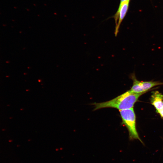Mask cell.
Wrapping results in <instances>:
<instances>
[{
    "label": "cell",
    "mask_w": 163,
    "mask_h": 163,
    "mask_svg": "<svg viewBox=\"0 0 163 163\" xmlns=\"http://www.w3.org/2000/svg\"><path fill=\"white\" fill-rule=\"evenodd\" d=\"M130 0L120 3L117 11L114 16L116 24L115 34L116 36L120 25L127 11Z\"/></svg>",
    "instance_id": "obj_4"
},
{
    "label": "cell",
    "mask_w": 163,
    "mask_h": 163,
    "mask_svg": "<svg viewBox=\"0 0 163 163\" xmlns=\"http://www.w3.org/2000/svg\"><path fill=\"white\" fill-rule=\"evenodd\" d=\"M130 77L133 81L132 86L129 90L136 94H144L153 87L163 85V82L159 81H140L136 78L134 73L131 75Z\"/></svg>",
    "instance_id": "obj_3"
},
{
    "label": "cell",
    "mask_w": 163,
    "mask_h": 163,
    "mask_svg": "<svg viewBox=\"0 0 163 163\" xmlns=\"http://www.w3.org/2000/svg\"><path fill=\"white\" fill-rule=\"evenodd\" d=\"M127 0H120V3H122V2H124L125 1H127Z\"/></svg>",
    "instance_id": "obj_7"
},
{
    "label": "cell",
    "mask_w": 163,
    "mask_h": 163,
    "mask_svg": "<svg viewBox=\"0 0 163 163\" xmlns=\"http://www.w3.org/2000/svg\"><path fill=\"white\" fill-rule=\"evenodd\" d=\"M143 94H136L129 90L110 100L101 103H95L94 110L105 108H113L123 110L133 108L139 98Z\"/></svg>",
    "instance_id": "obj_1"
},
{
    "label": "cell",
    "mask_w": 163,
    "mask_h": 163,
    "mask_svg": "<svg viewBox=\"0 0 163 163\" xmlns=\"http://www.w3.org/2000/svg\"><path fill=\"white\" fill-rule=\"evenodd\" d=\"M151 101L156 112L163 108V95L158 91H156L152 92Z\"/></svg>",
    "instance_id": "obj_5"
},
{
    "label": "cell",
    "mask_w": 163,
    "mask_h": 163,
    "mask_svg": "<svg viewBox=\"0 0 163 163\" xmlns=\"http://www.w3.org/2000/svg\"><path fill=\"white\" fill-rule=\"evenodd\" d=\"M157 112L160 115L161 117L163 119V108L157 111Z\"/></svg>",
    "instance_id": "obj_6"
},
{
    "label": "cell",
    "mask_w": 163,
    "mask_h": 163,
    "mask_svg": "<svg viewBox=\"0 0 163 163\" xmlns=\"http://www.w3.org/2000/svg\"><path fill=\"white\" fill-rule=\"evenodd\" d=\"M119 112L122 120V124L126 127L129 132V140L138 139L144 145L137 131L136 116L133 108L119 110Z\"/></svg>",
    "instance_id": "obj_2"
}]
</instances>
